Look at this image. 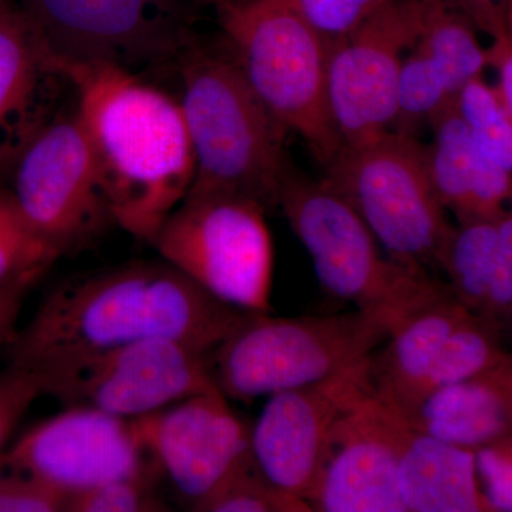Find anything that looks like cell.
<instances>
[{
    "instance_id": "44dd1931",
    "label": "cell",
    "mask_w": 512,
    "mask_h": 512,
    "mask_svg": "<svg viewBox=\"0 0 512 512\" xmlns=\"http://www.w3.org/2000/svg\"><path fill=\"white\" fill-rule=\"evenodd\" d=\"M470 311L451 293L400 320L380 352L370 356V383L380 402L403 416L444 340Z\"/></svg>"
},
{
    "instance_id": "3957f363",
    "label": "cell",
    "mask_w": 512,
    "mask_h": 512,
    "mask_svg": "<svg viewBox=\"0 0 512 512\" xmlns=\"http://www.w3.org/2000/svg\"><path fill=\"white\" fill-rule=\"evenodd\" d=\"M180 106L194 151L188 194L245 198L266 212L278 208L289 167L288 128L266 109L224 37L200 36L177 62ZM187 194V195H188Z\"/></svg>"
},
{
    "instance_id": "8fae6325",
    "label": "cell",
    "mask_w": 512,
    "mask_h": 512,
    "mask_svg": "<svg viewBox=\"0 0 512 512\" xmlns=\"http://www.w3.org/2000/svg\"><path fill=\"white\" fill-rule=\"evenodd\" d=\"M39 380L43 394L55 397L64 407H93L124 419L148 416L217 389L208 352L164 338L84 357Z\"/></svg>"
},
{
    "instance_id": "52a82bcc",
    "label": "cell",
    "mask_w": 512,
    "mask_h": 512,
    "mask_svg": "<svg viewBox=\"0 0 512 512\" xmlns=\"http://www.w3.org/2000/svg\"><path fill=\"white\" fill-rule=\"evenodd\" d=\"M323 180L357 212L394 261L439 266L453 225L431 185L426 147L390 130L343 144Z\"/></svg>"
},
{
    "instance_id": "d6a6232c",
    "label": "cell",
    "mask_w": 512,
    "mask_h": 512,
    "mask_svg": "<svg viewBox=\"0 0 512 512\" xmlns=\"http://www.w3.org/2000/svg\"><path fill=\"white\" fill-rule=\"evenodd\" d=\"M501 330H507L512 318V221L508 222L501 239L487 299L481 315Z\"/></svg>"
},
{
    "instance_id": "1f68e13d",
    "label": "cell",
    "mask_w": 512,
    "mask_h": 512,
    "mask_svg": "<svg viewBox=\"0 0 512 512\" xmlns=\"http://www.w3.org/2000/svg\"><path fill=\"white\" fill-rule=\"evenodd\" d=\"M40 396L42 383L33 373L10 366L0 372V456L23 416Z\"/></svg>"
},
{
    "instance_id": "836d02e7",
    "label": "cell",
    "mask_w": 512,
    "mask_h": 512,
    "mask_svg": "<svg viewBox=\"0 0 512 512\" xmlns=\"http://www.w3.org/2000/svg\"><path fill=\"white\" fill-rule=\"evenodd\" d=\"M444 3L463 16L477 32L491 39L512 35V0H443Z\"/></svg>"
},
{
    "instance_id": "4dcf8cb0",
    "label": "cell",
    "mask_w": 512,
    "mask_h": 512,
    "mask_svg": "<svg viewBox=\"0 0 512 512\" xmlns=\"http://www.w3.org/2000/svg\"><path fill=\"white\" fill-rule=\"evenodd\" d=\"M63 495L9 466L0 456V512H63Z\"/></svg>"
},
{
    "instance_id": "5b68a950",
    "label": "cell",
    "mask_w": 512,
    "mask_h": 512,
    "mask_svg": "<svg viewBox=\"0 0 512 512\" xmlns=\"http://www.w3.org/2000/svg\"><path fill=\"white\" fill-rule=\"evenodd\" d=\"M404 318L362 309L301 318L256 312L208 352L212 382L239 402L320 382L372 355Z\"/></svg>"
},
{
    "instance_id": "e575fe53",
    "label": "cell",
    "mask_w": 512,
    "mask_h": 512,
    "mask_svg": "<svg viewBox=\"0 0 512 512\" xmlns=\"http://www.w3.org/2000/svg\"><path fill=\"white\" fill-rule=\"evenodd\" d=\"M43 276H23L0 285V349L6 348L15 335L26 299Z\"/></svg>"
},
{
    "instance_id": "2e32d148",
    "label": "cell",
    "mask_w": 512,
    "mask_h": 512,
    "mask_svg": "<svg viewBox=\"0 0 512 512\" xmlns=\"http://www.w3.org/2000/svg\"><path fill=\"white\" fill-rule=\"evenodd\" d=\"M136 420L164 477L190 507L251 453L252 427L217 389Z\"/></svg>"
},
{
    "instance_id": "d6986e66",
    "label": "cell",
    "mask_w": 512,
    "mask_h": 512,
    "mask_svg": "<svg viewBox=\"0 0 512 512\" xmlns=\"http://www.w3.org/2000/svg\"><path fill=\"white\" fill-rule=\"evenodd\" d=\"M412 429L477 450L512 436V359L424 396L400 416Z\"/></svg>"
},
{
    "instance_id": "8992f818",
    "label": "cell",
    "mask_w": 512,
    "mask_h": 512,
    "mask_svg": "<svg viewBox=\"0 0 512 512\" xmlns=\"http://www.w3.org/2000/svg\"><path fill=\"white\" fill-rule=\"evenodd\" d=\"M278 208L311 255L323 291L362 311L409 316L450 288L427 271L383 256L357 212L325 180H313L289 164Z\"/></svg>"
},
{
    "instance_id": "ac0fdd59",
    "label": "cell",
    "mask_w": 512,
    "mask_h": 512,
    "mask_svg": "<svg viewBox=\"0 0 512 512\" xmlns=\"http://www.w3.org/2000/svg\"><path fill=\"white\" fill-rule=\"evenodd\" d=\"M433 140L426 147L427 168L441 207L457 222L493 218L507 210L512 171L471 143L458 116L456 100L430 121Z\"/></svg>"
},
{
    "instance_id": "30bf717a",
    "label": "cell",
    "mask_w": 512,
    "mask_h": 512,
    "mask_svg": "<svg viewBox=\"0 0 512 512\" xmlns=\"http://www.w3.org/2000/svg\"><path fill=\"white\" fill-rule=\"evenodd\" d=\"M10 180L23 217L59 258L92 247L114 227L99 164L76 110L60 111L26 148Z\"/></svg>"
},
{
    "instance_id": "f546056e",
    "label": "cell",
    "mask_w": 512,
    "mask_h": 512,
    "mask_svg": "<svg viewBox=\"0 0 512 512\" xmlns=\"http://www.w3.org/2000/svg\"><path fill=\"white\" fill-rule=\"evenodd\" d=\"M481 491L494 512L512 511V436L474 450Z\"/></svg>"
},
{
    "instance_id": "ba28073f",
    "label": "cell",
    "mask_w": 512,
    "mask_h": 512,
    "mask_svg": "<svg viewBox=\"0 0 512 512\" xmlns=\"http://www.w3.org/2000/svg\"><path fill=\"white\" fill-rule=\"evenodd\" d=\"M261 205L232 195H185L151 247L215 298L251 312L271 311L274 251Z\"/></svg>"
},
{
    "instance_id": "603a6c76",
    "label": "cell",
    "mask_w": 512,
    "mask_h": 512,
    "mask_svg": "<svg viewBox=\"0 0 512 512\" xmlns=\"http://www.w3.org/2000/svg\"><path fill=\"white\" fill-rule=\"evenodd\" d=\"M511 221V211L505 210L497 217L458 222L444 244L439 268L448 276L451 295L471 313L483 312L504 229Z\"/></svg>"
},
{
    "instance_id": "9c48e42d",
    "label": "cell",
    "mask_w": 512,
    "mask_h": 512,
    "mask_svg": "<svg viewBox=\"0 0 512 512\" xmlns=\"http://www.w3.org/2000/svg\"><path fill=\"white\" fill-rule=\"evenodd\" d=\"M178 0H22L20 12L56 66L136 73L177 64L198 35Z\"/></svg>"
},
{
    "instance_id": "d4e9b609",
    "label": "cell",
    "mask_w": 512,
    "mask_h": 512,
    "mask_svg": "<svg viewBox=\"0 0 512 512\" xmlns=\"http://www.w3.org/2000/svg\"><path fill=\"white\" fill-rule=\"evenodd\" d=\"M197 512H312L311 505L275 487L249 453L220 483L191 505Z\"/></svg>"
},
{
    "instance_id": "4316f807",
    "label": "cell",
    "mask_w": 512,
    "mask_h": 512,
    "mask_svg": "<svg viewBox=\"0 0 512 512\" xmlns=\"http://www.w3.org/2000/svg\"><path fill=\"white\" fill-rule=\"evenodd\" d=\"M59 255L33 231L12 191L0 187V285L46 275Z\"/></svg>"
},
{
    "instance_id": "8d00e7d4",
    "label": "cell",
    "mask_w": 512,
    "mask_h": 512,
    "mask_svg": "<svg viewBox=\"0 0 512 512\" xmlns=\"http://www.w3.org/2000/svg\"><path fill=\"white\" fill-rule=\"evenodd\" d=\"M188 6H211V8L217 9L225 3L232 2V0H178Z\"/></svg>"
},
{
    "instance_id": "cb8c5ba5",
    "label": "cell",
    "mask_w": 512,
    "mask_h": 512,
    "mask_svg": "<svg viewBox=\"0 0 512 512\" xmlns=\"http://www.w3.org/2000/svg\"><path fill=\"white\" fill-rule=\"evenodd\" d=\"M503 333L504 330L483 316L467 315L441 345L420 384L413 407L434 390L480 375L511 356L504 348Z\"/></svg>"
},
{
    "instance_id": "7c38bea8",
    "label": "cell",
    "mask_w": 512,
    "mask_h": 512,
    "mask_svg": "<svg viewBox=\"0 0 512 512\" xmlns=\"http://www.w3.org/2000/svg\"><path fill=\"white\" fill-rule=\"evenodd\" d=\"M421 28L420 0H390L329 43V106L342 146L393 130L403 60Z\"/></svg>"
},
{
    "instance_id": "7a4b0ae2",
    "label": "cell",
    "mask_w": 512,
    "mask_h": 512,
    "mask_svg": "<svg viewBox=\"0 0 512 512\" xmlns=\"http://www.w3.org/2000/svg\"><path fill=\"white\" fill-rule=\"evenodd\" d=\"M99 164L114 225L151 245L194 178L180 101L113 66H57Z\"/></svg>"
},
{
    "instance_id": "5bb4252c",
    "label": "cell",
    "mask_w": 512,
    "mask_h": 512,
    "mask_svg": "<svg viewBox=\"0 0 512 512\" xmlns=\"http://www.w3.org/2000/svg\"><path fill=\"white\" fill-rule=\"evenodd\" d=\"M370 356L320 382L269 396L251 429V453L279 490L306 501L333 424L373 390Z\"/></svg>"
},
{
    "instance_id": "83f0119b",
    "label": "cell",
    "mask_w": 512,
    "mask_h": 512,
    "mask_svg": "<svg viewBox=\"0 0 512 512\" xmlns=\"http://www.w3.org/2000/svg\"><path fill=\"white\" fill-rule=\"evenodd\" d=\"M164 477L157 460L131 476L116 478L67 498V512H156L170 511L158 494Z\"/></svg>"
},
{
    "instance_id": "f1b7e54d",
    "label": "cell",
    "mask_w": 512,
    "mask_h": 512,
    "mask_svg": "<svg viewBox=\"0 0 512 512\" xmlns=\"http://www.w3.org/2000/svg\"><path fill=\"white\" fill-rule=\"evenodd\" d=\"M329 43L348 35L390 0H288Z\"/></svg>"
},
{
    "instance_id": "6da1fadb",
    "label": "cell",
    "mask_w": 512,
    "mask_h": 512,
    "mask_svg": "<svg viewBox=\"0 0 512 512\" xmlns=\"http://www.w3.org/2000/svg\"><path fill=\"white\" fill-rule=\"evenodd\" d=\"M254 313L215 298L161 258L126 262L70 276L46 292L6 345L8 366L39 377L156 338L210 352Z\"/></svg>"
},
{
    "instance_id": "9a60e30c",
    "label": "cell",
    "mask_w": 512,
    "mask_h": 512,
    "mask_svg": "<svg viewBox=\"0 0 512 512\" xmlns=\"http://www.w3.org/2000/svg\"><path fill=\"white\" fill-rule=\"evenodd\" d=\"M400 416L373 390L333 424L306 503L319 512H406L400 497Z\"/></svg>"
},
{
    "instance_id": "ffe728a7",
    "label": "cell",
    "mask_w": 512,
    "mask_h": 512,
    "mask_svg": "<svg viewBox=\"0 0 512 512\" xmlns=\"http://www.w3.org/2000/svg\"><path fill=\"white\" fill-rule=\"evenodd\" d=\"M397 480L406 512H494L478 484L474 450L420 433L402 417Z\"/></svg>"
},
{
    "instance_id": "4fadbf2b",
    "label": "cell",
    "mask_w": 512,
    "mask_h": 512,
    "mask_svg": "<svg viewBox=\"0 0 512 512\" xmlns=\"http://www.w3.org/2000/svg\"><path fill=\"white\" fill-rule=\"evenodd\" d=\"M3 460L64 498L143 470L156 458L136 419L64 407L6 448Z\"/></svg>"
},
{
    "instance_id": "d590c367",
    "label": "cell",
    "mask_w": 512,
    "mask_h": 512,
    "mask_svg": "<svg viewBox=\"0 0 512 512\" xmlns=\"http://www.w3.org/2000/svg\"><path fill=\"white\" fill-rule=\"evenodd\" d=\"M488 67H494L497 77L493 84L505 109L512 113V35L494 40L488 47Z\"/></svg>"
},
{
    "instance_id": "e0dca14e",
    "label": "cell",
    "mask_w": 512,
    "mask_h": 512,
    "mask_svg": "<svg viewBox=\"0 0 512 512\" xmlns=\"http://www.w3.org/2000/svg\"><path fill=\"white\" fill-rule=\"evenodd\" d=\"M66 83L25 15L0 3V180L59 116Z\"/></svg>"
},
{
    "instance_id": "484cf974",
    "label": "cell",
    "mask_w": 512,
    "mask_h": 512,
    "mask_svg": "<svg viewBox=\"0 0 512 512\" xmlns=\"http://www.w3.org/2000/svg\"><path fill=\"white\" fill-rule=\"evenodd\" d=\"M458 116L478 151L512 171V113L484 76L470 80L456 97Z\"/></svg>"
},
{
    "instance_id": "7402d4cb",
    "label": "cell",
    "mask_w": 512,
    "mask_h": 512,
    "mask_svg": "<svg viewBox=\"0 0 512 512\" xmlns=\"http://www.w3.org/2000/svg\"><path fill=\"white\" fill-rule=\"evenodd\" d=\"M423 28L412 49L439 79L451 99L470 80L484 76L488 52L467 19L453 12L443 0H420Z\"/></svg>"
},
{
    "instance_id": "277c9868",
    "label": "cell",
    "mask_w": 512,
    "mask_h": 512,
    "mask_svg": "<svg viewBox=\"0 0 512 512\" xmlns=\"http://www.w3.org/2000/svg\"><path fill=\"white\" fill-rule=\"evenodd\" d=\"M215 12L266 109L323 167L332 163L342 138L329 106L328 40L288 0H232Z\"/></svg>"
}]
</instances>
